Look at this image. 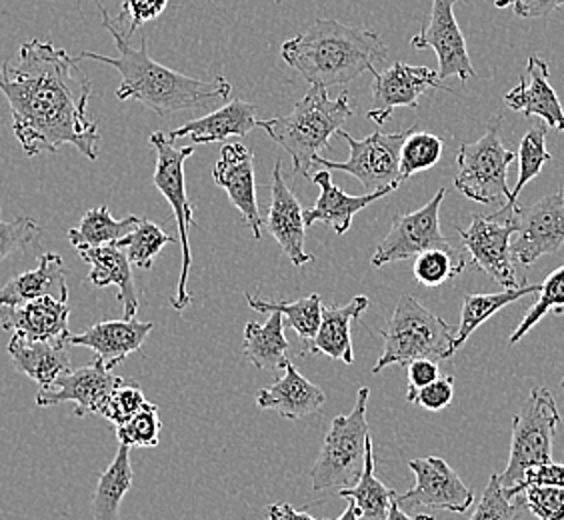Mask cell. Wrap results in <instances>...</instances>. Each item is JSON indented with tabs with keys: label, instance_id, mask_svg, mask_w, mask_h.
I'll return each mask as SVG.
<instances>
[{
	"label": "cell",
	"instance_id": "obj_54",
	"mask_svg": "<svg viewBox=\"0 0 564 520\" xmlns=\"http://www.w3.org/2000/svg\"><path fill=\"white\" fill-rule=\"evenodd\" d=\"M563 387H564V377H563Z\"/></svg>",
	"mask_w": 564,
	"mask_h": 520
},
{
	"label": "cell",
	"instance_id": "obj_27",
	"mask_svg": "<svg viewBox=\"0 0 564 520\" xmlns=\"http://www.w3.org/2000/svg\"><path fill=\"white\" fill-rule=\"evenodd\" d=\"M80 259L90 264L88 281L98 289L115 284L119 289V301L124 306V318H134L139 313V296L134 286V272L127 252L117 245L80 249Z\"/></svg>",
	"mask_w": 564,
	"mask_h": 520
},
{
	"label": "cell",
	"instance_id": "obj_10",
	"mask_svg": "<svg viewBox=\"0 0 564 520\" xmlns=\"http://www.w3.org/2000/svg\"><path fill=\"white\" fill-rule=\"evenodd\" d=\"M517 206H500L490 217L473 215L470 227L456 228L473 262L480 271L487 272L490 279L499 282L502 289H521L527 284L524 279H519L510 252V239L519 230L514 220Z\"/></svg>",
	"mask_w": 564,
	"mask_h": 520
},
{
	"label": "cell",
	"instance_id": "obj_50",
	"mask_svg": "<svg viewBox=\"0 0 564 520\" xmlns=\"http://www.w3.org/2000/svg\"><path fill=\"white\" fill-rule=\"evenodd\" d=\"M406 375H409V392L423 389L426 384H431L434 380L441 377V369L438 362L431 360V358H416L411 360L406 367ZM406 392V394H409Z\"/></svg>",
	"mask_w": 564,
	"mask_h": 520
},
{
	"label": "cell",
	"instance_id": "obj_52",
	"mask_svg": "<svg viewBox=\"0 0 564 520\" xmlns=\"http://www.w3.org/2000/svg\"><path fill=\"white\" fill-rule=\"evenodd\" d=\"M384 520H434L433 514H416V517H409L404 510L399 507V502L394 500L389 509V514L384 517Z\"/></svg>",
	"mask_w": 564,
	"mask_h": 520
},
{
	"label": "cell",
	"instance_id": "obj_25",
	"mask_svg": "<svg viewBox=\"0 0 564 520\" xmlns=\"http://www.w3.org/2000/svg\"><path fill=\"white\" fill-rule=\"evenodd\" d=\"M257 107L252 102L237 98L210 115L191 120L181 129L171 130L169 139L174 141L188 137L193 144L227 142L230 137H247L257 129Z\"/></svg>",
	"mask_w": 564,
	"mask_h": 520
},
{
	"label": "cell",
	"instance_id": "obj_44",
	"mask_svg": "<svg viewBox=\"0 0 564 520\" xmlns=\"http://www.w3.org/2000/svg\"><path fill=\"white\" fill-rule=\"evenodd\" d=\"M144 404H147V397L142 394V390L131 380H124L119 389L110 394L109 402L100 412V416L119 426L141 411Z\"/></svg>",
	"mask_w": 564,
	"mask_h": 520
},
{
	"label": "cell",
	"instance_id": "obj_12",
	"mask_svg": "<svg viewBox=\"0 0 564 520\" xmlns=\"http://www.w3.org/2000/svg\"><path fill=\"white\" fill-rule=\"evenodd\" d=\"M445 195V188H438L423 208L397 215L389 235L372 254V267L379 269L389 262L414 259L426 250L451 249V242L441 230V206Z\"/></svg>",
	"mask_w": 564,
	"mask_h": 520
},
{
	"label": "cell",
	"instance_id": "obj_42",
	"mask_svg": "<svg viewBox=\"0 0 564 520\" xmlns=\"http://www.w3.org/2000/svg\"><path fill=\"white\" fill-rule=\"evenodd\" d=\"M41 232L43 230L33 218L19 217L14 220L0 218V262L36 245L41 239Z\"/></svg>",
	"mask_w": 564,
	"mask_h": 520
},
{
	"label": "cell",
	"instance_id": "obj_3",
	"mask_svg": "<svg viewBox=\"0 0 564 520\" xmlns=\"http://www.w3.org/2000/svg\"><path fill=\"white\" fill-rule=\"evenodd\" d=\"M387 55L379 33L352 29L335 19H316L281 46L282 61L311 87H347L365 73L377 75V65H382Z\"/></svg>",
	"mask_w": 564,
	"mask_h": 520
},
{
	"label": "cell",
	"instance_id": "obj_35",
	"mask_svg": "<svg viewBox=\"0 0 564 520\" xmlns=\"http://www.w3.org/2000/svg\"><path fill=\"white\" fill-rule=\"evenodd\" d=\"M247 303L252 311L259 313H281L286 318V325L294 328L304 343H311L318 333V326L323 321V301L318 294L304 296L293 303L284 301H264L254 294L247 293Z\"/></svg>",
	"mask_w": 564,
	"mask_h": 520
},
{
	"label": "cell",
	"instance_id": "obj_24",
	"mask_svg": "<svg viewBox=\"0 0 564 520\" xmlns=\"http://www.w3.org/2000/svg\"><path fill=\"white\" fill-rule=\"evenodd\" d=\"M326 397L315 382L304 379L293 362L286 358L284 375L274 380L271 387L257 392V404L264 411L279 412L284 419L299 421L313 414L325 404Z\"/></svg>",
	"mask_w": 564,
	"mask_h": 520
},
{
	"label": "cell",
	"instance_id": "obj_40",
	"mask_svg": "<svg viewBox=\"0 0 564 520\" xmlns=\"http://www.w3.org/2000/svg\"><path fill=\"white\" fill-rule=\"evenodd\" d=\"M541 299L532 306L527 316L522 318L519 328L509 338L510 345H517L522 336L539 325L546 315H564V264L561 269L551 272L549 279L541 284Z\"/></svg>",
	"mask_w": 564,
	"mask_h": 520
},
{
	"label": "cell",
	"instance_id": "obj_30",
	"mask_svg": "<svg viewBox=\"0 0 564 520\" xmlns=\"http://www.w3.org/2000/svg\"><path fill=\"white\" fill-rule=\"evenodd\" d=\"M338 497L352 500L360 512V519L367 520H384L392 502L399 497L397 490L387 487L375 475V448H372L370 434L367 438V456H365L362 475L358 477L355 487L338 488Z\"/></svg>",
	"mask_w": 564,
	"mask_h": 520
},
{
	"label": "cell",
	"instance_id": "obj_4",
	"mask_svg": "<svg viewBox=\"0 0 564 520\" xmlns=\"http://www.w3.org/2000/svg\"><path fill=\"white\" fill-rule=\"evenodd\" d=\"M352 115L348 93L333 98L328 88L311 87L291 115L259 120L257 127L267 130L272 141L291 154L294 173L311 178L316 156L328 149L330 137L337 134Z\"/></svg>",
	"mask_w": 564,
	"mask_h": 520
},
{
	"label": "cell",
	"instance_id": "obj_38",
	"mask_svg": "<svg viewBox=\"0 0 564 520\" xmlns=\"http://www.w3.org/2000/svg\"><path fill=\"white\" fill-rule=\"evenodd\" d=\"M465 257L453 249H433L414 257L413 274L429 289H436L465 271Z\"/></svg>",
	"mask_w": 564,
	"mask_h": 520
},
{
	"label": "cell",
	"instance_id": "obj_47",
	"mask_svg": "<svg viewBox=\"0 0 564 520\" xmlns=\"http://www.w3.org/2000/svg\"><path fill=\"white\" fill-rule=\"evenodd\" d=\"M171 0H122V11H120V19L129 21V29L124 36L131 39L132 34L137 33L141 26L147 22L156 21L169 7Z\"/></svg>",
	"mask_w": 564,
	"mask_h": 520
},
{
	"label": "cell",
	"instance_id": "obj_5",
	"mask_svg": "<svg viewBox=\"0 0 564 520\" xmlns=\"http://www.w3.org/2000/svg\"><path fill=\"white\" fill-rule=\"evenodd\" d=\"M455 335L453 326L441 316L431 313L411 294H402L394 306L384 336V348L372 372L401 365L406 367L416 358L446 360L455 355Z\"/></svg>",
	"mask_w": 564,
	"mask_h": 520
},
{
	"label": "cell",
	"instance_id": "obj_1",
	"mask_svg": "<svg viewBox=\"0 0 564 520\" xmlns=\"http://www.w3.org/2000/svg\"><path fill=\"white\" fill-rule=\"evenodd\" d=\"M65 48L48 41H29L0 63V93L12 112V132L26 156L56 152L73 144L97 161L100 132L88 119L93 85L87 71Z\"/></svg>",
	"mask_w": 564,
	"mask_h": 520
},
{
	"label": "cell",
	"instance_id": "obj_53",
	"mask_svg": "<svg viewBox=\"0 0 564 520\" xmlns=\"http://www.w3.org/2000/svg\"><path fill=\"white\" fill-rule=\"evenodd\" d=\"M337 520H360V512H358L357 505L352 500H348V507Z\"/></svg>",
	"mask_w": 564,
	"mask_h": 520
},
{
	"label": "cell",
	"instance_id": "obj_31",
	"mask_svg": "<svg viewBox=\"0 0 564 520\" xmlns=\"http://www.w3.org/2000/svg\"><path fill=\"white\" fill-rule=\"evenodd\" d=\"M289 348H291V345L284 336L281 313H271V318L267 321V325L249 323L245 326L242 353L257 369H281L286 362Z\"/></svg>",
	"mask_w": 564,
	"mask_h": 520
},
{
	"label": "cell",
	"instance_id": "obj_14",
	"mask_svg": "<svg viewBox=\"0 0 564 520\" xmlns=\"http://www.w3.org/2000/svg\"><path fill=\"white\" fill-rule=\"evenodd\" d=\"M411 470L416 477V483L411 490H406L402 497H397L401 509H426L448 510V512H467L475 495L473 490L460 480V477L438 456H426V458H414L409 463Z\"/></svg>",
	"mask_w": 564,
	"mask_h": 520
},
{
	"label": "cell",
	"instance_id": "obj_48",
	"mask_svg": "<svg viewBox=\"0 0 564 520\" xmlns=\"http://www.w3.org/2000/svg\"><path fill=\"white\" fill-rule=\"evenodd\" d=\"M527 487L564 488V465H556L551 461V463H544V465L531 466L517 487L505 488V495L512 500Z\"/></svg>",
	"mask_w": 564,
	"mask_h": 520
},
{
	"label": "cell",
	"instance_id": "obj_15",
	"mask_svg": "<svg viewBox=\"0 0 564 520\" xmlns=\"http://www.w3.org/2000/svg\"><path fill=\"white\" fill-rule=\"evenodd\" d=\"M456 2L458 0H433L431 19L421 29V33L411 39V46L416 51L433 48L438 58L436 73L441 80L458 76L463 83H468L477 73L468 56L467 41L456 22Z\"/></svg>",
	"mask_w": 564,
	"mask_h": 520
},
{
	"label": "cell",
	"instance_id": "obj_11",
	"mask_svg": "<svg viewBox=\"0 0 564 520\" xmlns=\"http://www.w3.org/2000/svg\"><path fill=\"white\" fill-rule=\"evenodd\" d=\"M338 137L347 141L350 156L345 163L328 161L318 154L315 164L325 166L326 171H343L352 174L367 193H375L387 186L401 185V147L409 130L402 132H372L367 139L357 141L347 130H338Z\"/></svg>",
	"mask_w": 564,
	"mask_h": 520
},
{
	"label": "cell",
	"instance_id": "obj_17",
	"mask_svg": "<svg viewBox=\"0 0 564 520\" xmlns=\"http://www.w3.org/2000/svg\"><path fill=\"white\" fill-rule=\"evenodd\" d=\"M433 88L443 87L438 73L429 66L394 65L372 75V109L369 117L377 124H384L391 119L392 110L399 107L419 109V98Z\"/></svg>",
	"mask_w": 564,
	"mask_h": 520
},
{
	"label": "cell",
	"instance_id": "obj_37",
	"mask_svg": "<svg viewBox=\"0 0 564 520\" xmlns=\"http://www.w3.org/2000/svg\"><path fill=\"white\" fill-rule=\"evenodd\" d=\"M546 134H549V127L536 124L522 137L519 154H517L519 181H517L514 188L510 191V201L507 205L517 206L522 188L529 185L532 178H536L539 173L543 171L544 164L553 159L551 152L546 151Z\"/></svg>",
	"mask_w": 564,
	"mask_h": 520
},
{
	"label": "cell",
	"instance_id": "obj_49",
	"mask_svg": "<svg viewBox=\"0 0 564 520\" xmlns=\"http://www.w3.org/2000/svg\"><path fill=\"white\" fill-rule=\"evenodd\" d=\"M495 4L499 9L512 7L514 14L521 19H541L564 7V0H495Z\"/></svg>",
	"mask_w": 564,
	"mask_h": 520
},
{
	"label": "cell",
	"instance_id": "obj_22",
	"mask_svg": "<svg viewBox=\"0 0 564 520\" xmlns=\"http://www.w3.org/2000/svg\"><path fill=\"white\" fill-rule=\"evenodd\" d=\"M311 181L321 188V196L315 206L304 210V225L311 227L315 223H325L328 227L335 228L337 235H345L350 230L352 218L362 208H367L379 198L391 195L401 186L392 185L375 191V193H365L362 196H350L343 193V188H338L333 183L330 171H318V173L311 174Z\"/></svg>",
	"mask_w": 564,
	"mask_h": 520
},
{
	"label": "cell",
	"instance_id": "obj_9",
	"mask_svg": "<svg viewBox=\"0 0 564 520\" xmlns=\"http://www.w3.org/2000/svg\"><path fill=\"white\" fill-rule=\"evenodd\" d=\"M152 149L156 151V169L152 183L161 191V195L166 198V203L173 208L176 227H178V242L183 249V267H181V277H178V286L176 294L171 299V306L176 313H183L188 304L193 303V296L188 294V272H191V240H188V230L195 225V215L188 196H186L185 186V163L195 154V147H174L173 141L164 132H154L151 134Z\"/></svg>",
	"mask_w": 564,
	"mask_h": 520
},
{
	"label": "cell",
	"instance_id": "obj_8",
	"mask_svg": "<svg viewBox=\"0 0 564 520\" xmlns=\"http://www.w3.org/2000/svg\"><path fill=\"white\" fill-rule=\"evenodd\" d=\"M561 414L546 387L531 390L521 411L512 419L509 465L499 475L502 488L517 487L531 466L553 461V438Z\"/></svg>",
	"mask_w": 564,
	"mask_h": 520
},
{
	"label": "cell",
	"instance_id": "obj_19",
	"mask_svg": "<svg viewBox=\"0 0 564 520\" xmlns=\"http://www.w3.org/2000/svg\"><path fill=\"white\" fill-rule=\"evenodd\" d=\"M70 306L55 296H41L24 304H0V326L31 340L68 347Z\"/></svg>",
	"mask_w": 564,
	"mask_h": 520
},
{
	"label": "cell",
	"instance_id": "obj_41",
	"mask_svg": "<svg viewBox=\"0 0 564 520\" xmlns=\"http://www.w3.org/2000/svg\"><path fill=\"white\" fill-rule=\"evenodd\" d=\"M117 429V438L120 445L129 448H139V446L159 445V434H161V419H159V407L147 401L141 411L131 416L127 423L115 426Z\"/></svg>",
	"mask_w": 564,
	"mask_h": 520
},
{
	"label": "cell",
	"instance_id": "obj_21",
	"mask_svg": "<svg viewBox=\"0 0 564 520\" xmlns=\"http://www.w3.org/2000/svg\"><path fill=\"white\" fill-rule=\"evenodd\" d=\"M505 105L521 112L524 119L539 117L549 129L564 132L563 105L549 80V65L539 55L529 58L527 75L521 76V83L505 95Z\"/></svg>",
	"mask_w": 564,
	"mask_h": 520
},
{
	"label": "cell",
	"instance_id": "obj_46",
	"mask_svg": "<svg viewBox=\"0 0 564 520\" xmlns=\"http://www.w3.org/2000/svg\"><path fill=\"white\" fill-rule=\"evenodd\" d=\"M455 399V379L453 377H438L423 389L406 394V401L423 407L426 411L438 412L446 409Z\"/></svg>",
	"mask_w": 564,
	"mask_h": 520
},
{
	"label": "cell",
	"instance_id": "obj_43",
	"mask_svg": "<svg viewBox=\"0 0 564 520\" xmlns=\"http://www.w3.org/2000/svg\"><path fill=\"white\" fill-rule=\"evenodd\" d=\"M517 497V507H527L539 520H564L563 487H527Z\"/></svg>",
	"mask_w": 564,
	"mask_h": 520
},
{
	"label": "cell",
	"instance_id": "obj_28",
	"mask_svg": "<svg viewBox=\"0 0 564 520\" xmlns=\"http://www.w3.org/2000/svg\"><path fill=\"white\" fill-rule=\"evenodd\" d=\"M41 296L68 303L65 264L56 252H44L34 271L22 272L0 289V304H24Z\"/></svg>",
	"mask_w": 564,
	"mask_h": 520
},
{
	"label": "cell",
	"instance_id": "obj_23",
	"mask_svg": "<svg viewBox=\"0 0 564 520\" xmlns=\"http://www.w3.org/2000/svg\"><path fill=\"white\" fill-rule=\"evenodd\" d=\"M154 325L134 318L124 321H100L80 335H70L68 345L87 347L97 353L110 370L117 369L131 353L141 350Z\"/></svg>",
	"mask_w": 564,
	"mask_h": 520
},
{
	"label": "cell",
	"instance_id": "obj_13",
	"mask_svg": "<svg viewBox=\"0 0 564 520\" xmlns=\"http://www.w3.org/2000/svg\"><path fill=\"white\" fill-rule=\"evenodd\" d=\"M517 239L510 242L512 259L524 267L556 254L564 245V191L544 196L531 206H517Z\"/></svg>",
	"mask_w": 564,
	"mask_h": 520
},
{
	"label": "cell",
	"instance_id": "obj_20",
	"mask_svg": "<svg viewBox=\"0 0 564 520\" xmlns=\"http://www.w3.org/2000/svg\"><path fill=\"white\" fill-rule=\"evenodd\" d=\"M271 193V208H269V217L264 218V227L279 242V247L284 250V254L291 259L294 267H304L313 260V257L304 250V232H306L304 208L282 176L281 161L274 164Z\"/></svg>",
	"mask_w": 564,
	"mask_h": 520
},
{
	"label": "cell",
	"instance_id": "obj_45",
	"mask_svg": "<svg viewBox=\"0 0 564 520\" xmlns=\"http://www.w3.org/2000/svg\"><path fill=\"white\" fill-rule=\"evenodd\" d=\"M517 505L510 502L500 485L499 475H492L485 492L478 499L477 509L470 520H514L517 519Z\"/></svg>",
	"mask_w": 564,
	"mask_h": 520
},
{
	"label": "cell",
	"instance_id": "obj_2",
	"mask_svg": "<svg viewBox=\"0 0 564 520\" xmlns=\"http://www.w3.org/2000/svg\"><path fill=\"white\" fill-rule=\"evenodd\" d=\"M98 11L102 14V26L109 31L119 56H105L90 51H83L76 56L78 61H97L119 71L120 87L117 88L119 100H137L142 107L166 117L183 110H205L225 102L232 93V87L225 76H215L210 80L191 78L181 75L169 66L152 61L149 56V44L142 39L141 48L131 46L120 31L119 24L110 19L109 12L100 0H95Z\"/></svg>",
	"mask_w": 564,
	"mask_h": 520
},
{
	"label": "cell",
	"instance_id": "obj_26",
	"mask_svg": "<svg viewBox=\"0 0 564 520\" xmlns=\"http://www.w3.org/2000/svg\"><path fill=\"white\" fill-rule=\"evenodd\" d=\"M367 308H369L367 296H355L345 306L323 304V321L315 338L308 343L306 353L352 365L355 353H352V340H350V326Z\"/></svg>",
	"mask_w": 564,
	"mask_h": 520
},
{
	"label": "cell",
	"instance_id": "obj_39",
	"mask_svg": "<svg viewBox=\"0 0 564 520\" xmlns=\"http://www.w3.org/2000/svg\"><path fill=\"white\" fill-rule=\"evenodd\" d=\"M445 142L431 132L421 130H409L406 139L401 147V181L411 178L416 173H423L438 164L443 156Z\"/></svg>",
	"mask_w": 564,
	"mask_h": 520
},
{
	"label": "cell",
	"instance_id": "obj_33",
	"mask_svg": "<svg viewBox=\"0 0 564 520\" xmlns=\"http://www.w3.org/2000/svg\"><path fill=\"white\" fill-rule=\"evenodd\" d=\"M541 293V284H524L521 289H505L500 293L467 294L460 311V325L456 328L455 353L468 340V336L485 325L490 316L497 315L509 304L517 303L522 296Z\"/></svg>",
	"mask_w": 564,
	"mask_h": 520
},
{
	"label": "cell",
	"instance_id": "obj_34",
	"mask_svg": "<svg viewBox=\"0 0 564 520\" xmlns=\"http://www.w3.org/2000/svg\"><path fill=\"white\" fill-rule=\"evenodd\" d=\"M139 223H141L139 217L115 220L110 215L109 206H97V208H90L87 215L80 218L78 227L68 230V240L76 250L117 245L119 240L129 237L132 230L139 227Z\"/></svg>",
	"mask_w": 564,
	"mask_h": 520
},
{
	"label": "cell",
	"instance_id": "obj_16",
	"mask_svg": "<svg viewBox=\"0 0 564 520\" xmlns=\"http://www.w3.org/2000/svg\"><path fill=\"white\" fill-rule=\"evenodd\" d=\"M124 379L117 377L112 370L100 360L95 358L87 367L68 370L58 379L41 389L36 394L39 407H56L73 402L75 404V416H87V414H100L107 407L110 394L119 389Z\"/></svg>",
	"mask_w": 564,
	"mask_h": 520
},
{
	"label": "cell",
	"instance_id": "obj_36",
	"mask_svg": "<svg viewBox=\"0 0 564 520\" xmlns=\"http://www.w3.org/2000/svg\"><path fill=\"white\" fill-rule=\"evenodd\" d=\"M173 242H178L174 240L173 235H166L156 223L141 218L139 227L134 228L129 237L119 240L117 247L127 252L132 267L149 271L154 264V259L161 254V250Z\"/></svg>",
	"mask_w": 564,
	"mask_h": 520
},
{
	"label": "cell",
	"instance_id": "obj_6",
	"mask_svg": "<svg viewBox=\"0 0 564 520\" xmlns=\"http://www.w3.org/2000/svg\"><path fill=\"white\" fill-rule=\"evenodd\" d=\"M370 390H358L357 402L348 414H338L333 419L325 436L321 453L316 456L311 470L313 488L316 492L328 488H348L357 483L365 468L367 456V402Z\"/></svg>",
	"mask_w": 564,
	"mask_h": 520
},
{
	"label": "cell",
	"instance_id": "obj_18",
	"mask_svg": "<svg viewBox=\"0 0 564 520\" xmlns=\"http://www.w3.org/2000/svg\"><path fill=\"white\" fill-rule=\"evenodd\" d=\"M215 183L227 193L230 203L239 208L247 227L252 230L254 240L262 239L264 218L257 201V178H254V156L245 144L228 142L220 151L215 169Z\"/></svg>",
	"mask_w": 564,
	"mask_h": 520
},
{
	"label": "cell",
	"instance_id": "obj_32",
	"mask_svg": "<svg viewBox=\"0 0 564 520\" xmlns=\"http://www.w3.org/2000/svg\"><path fill=\"white\" fill-rule=\"evenodd\" d=\"M132 478L131 448L120 445L109 468L98 478L93 497V519L119 520L120 502L131 490Z\"/></svg>",
	"mask_w": 564,
	"mask_h": 520
},
{
	"label": "cell",
	"instance_id": "obj_29",
	"mask_svg": "<svg viewBox=\"0 0 564 520\" xmlns=\"http://www.w3.org/2000/svg\"><path fill=\"white\" fill-rule=\"evenodd\" d=\"M66 348L68 347H58L53 343H44V340H31L19 333H12L9 355H11L14 369L46 389L61 375L70 370V357H68Z\"/></svg>",
	"mask_w": 564,
	"mask_h": 520
},
{
	"label": "cell",
	"instance_id": "obj_51",
	"mask_svg": "<svg viewBox=\"0 0 564 520\" xmlns=\"http://www.w3.org/2000/svg\"><path fill=\"white\" fill-rule=\"evenodd\" d=\"M267 514H269L271 520H318L315 517H311L308 512H304V510L294 509L293 505H286V502L271 505L267 509Z\"/></svg>",
	"mask_w": 564,
	"mask_h": 520
},
{
	"label": "cell",
	"instance_id": "obj_7",
	"mask_svg": "<svg viewBox=\"0 0 564 520\" xmlns=\"http://www.w3.org/2000/svg\"><path fill=\"white\" fill-rule=\"evenodd\" d=\"M500 127L502 117L490 120L489 129L477 142L463 144L458 149V174L455 178L456 188L467 198L499 208L510 201L507 174L517 159V154L505 147Z\"/></svg>",
	"mask_w": 564,
	"mask_h": 520
}]
</instances>
